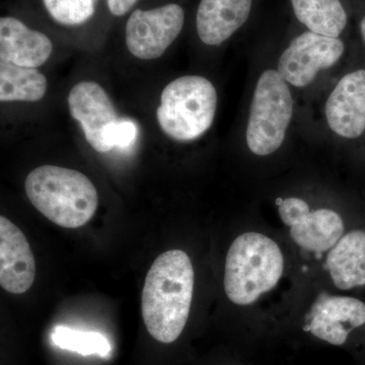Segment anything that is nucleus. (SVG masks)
Listing matches in <instances>:
<instances>
[{"instance_id":"a211bd4d","label":"nucleus","mask_w":365,"mask_h":365,"mask_svg":"<svg viewBox=\"0 0 365 365\" xmlns=\"http://www.w3.org/2000/svg\"><path fill=\"white\" fill-rule=\"evenodd\" d=\"M53 344L61 349L69 350L78 354L98 355L108 357L111 354L112 347L106 336L91 331H79L68 327L56 326L51 334Z\"/></svg>"},{"instance_id":"6e6552de","label":"nucleus","mask_w":365,"mask_h":365,"mask_svg":"<svg viewBox=\"0 0 365 365\" xmlns=\"http://www.w3.org/2000/svg\"><path fill=\"white\" fill-rule=\"evenodd\" d=\"M345 52L340 38L304 31L281 53L277 71L292 88H306L322 71L332 68Z\"/></svg>"},{"instance_id":"7ed1b4c3","label":"nucleus","mask_w":365,"mask_h":365,"mask_svg":"<svg viewBox=\"0 0 365 365\" xmlns=\"http://www.w3.org/2000/svg\"><path fill=\"white\" fill-rule=\"evenodd\" d=\"M25 188L35 208L61 227H83L97 211V189L78 170L42 165L29 174Z\"/></svg>"},{"instance_id":"aec40b11","label":"nucleus","mask_w":365,"mask_h":365,"mask_svg":"<svg viewBox=\"0 0 365 365\" xmlns=\"http://www.w3.org/2000/svg\"><path fill=\"white\" fill-rule=\"evenodd\" d=\"M138 128L135 122L128 119H119L110 127L106 134V143L109 151L114 148L127 150L135 143Z\"/></svg>"},{"instance_id":"423d86ee","label":"nucleus","mask_w":365,"mask_h":365,"mask_svg":"<svg viewBox=\"0 0 365 365\" xmlns=\"http://www.w3.org/2000/svg\"><path fill=\"white\" fill-rule=\"evenodd\" d=\"M184 7L168 2L150 9L135 7L125 25V42L134 57L157 59L167 51L185 25Z\"/></svg>"},{"instance_id":"f8f14e48","label":"nucleus","mask_w":365,"mask_h":365,"mask_svg":"<svg viewBox=\"0 0 365 365\" xmlns=\"http://www.w3.org/2000/svg\"><path fill=\"white\" fill-rule=\"evenodd\" d=\"M36 278V262L23 232L0 217V285L14 294H25Z\"/></svg>"},{"instance_id":"4be33fe9","label":"nucleus","mask_w":365,"mask_h":365,"mask_svg":"<svg viewBox=\"0 0 365 365\" xmlns=\"http://www.w3.org/2000/svg\"><path fill=\"white\" fill-rule=\"evenodd\" d=\"M360 32H361L362 38H364L365 43V16L362 19L361 21H360Z\"/></svg>"},{"instance_id":"9b49d317","label":"nucleus","mask_w":365,"mask_h":365,"mask_svg":"<svg viewBox=\"0 0 365 365\" xmlns=\"http://www.w3.org/2000/svg\"><path fill=\"white\" fill-rule=\"evenodd\" d=\"M329 128L346 139L359 138L365 131V71L345 74L331 91L325 105Z\"/></svg>"},{"instance_id":"f03ea898","label":"nucleus","mask_w":365,"mask_h":365,"mask_svg":"<svg viewBox=\"0 0 365 365\" xmlns=\"http://www.w3.org/2000/svg\"><path fill=\"white\" fill-rule=\"evenodd\" d=\"M285 257L277 242L258 232L235 237L225 259L223 287L227 299L252 307L275 290L285 273Z\"/></svg>"},{"instance_id":"f3484780","label":"nucleus","mask_w":365,"mask_h":365,"mask_svg":"<svg viewBox=\"0 0 365 365\" xmlns=\"http://www.w3.org/2000/svg\"><path fill=\"white\" fill-rule=\"evenodd\" d=\"M47 91V79L37 68L0 60V101L38 102Z\"/></svg>"},{"instance_id":"9d476101","label":"nucleus","mask_w":365,"mask_h":365,"mask_svg":"<svg viewBox=\"0 0 365 365\" xmlns=\"http://www.w3.org/2000/svg\"><path fill=\"white\" fill-rule=\"evenodd\" d=\"M68 108L91 148L98 153H109L106 134L119 118L104 88L93 81L78 83L69 93Z\"/></svg>"},{"instance_id":"dca6fc26","label":"nucleus","mask_w":365,"mask_h":365,"mask_svg":"<svg viewBox=\"0 0 365 365\" xmlns=\"http://www.w3.org/2000/svg\"><path fill=\"white\" fill-rule=\"evenodd\" d=\"M297 20L307 31L340 38L348 24V14L341 0H290Z\"/></svg>"},{"instance_id":"6ab92c4d","label":"nucleus","mask_w":365,"mask_h":365,"mask_svg":"<svg viewBox=\"0 0 365 365\" xmlns=\"http://www.w3.org/2000/svg\"><path fill=\"white\" fill-rule=\"evenodd\" d=\"M101 0H41L53 23L64 28H79L93 20Z\"/></svg>"},{"instance_id":"ddd939ff","label":"nucleus","mask_w":365,"mask_h":365,"mask_svg":"<svg viewBox=\"0 0 365 365\" xmlns=\"http://www.w3.org/2000/svg\"><path fill=\"white\" fill-rule=\"evenodd\" d=\"M53 51L52 41L44 33L13 16L0 19V60L16 66L37 68Z\"/></svg>"},{"instance_id":"39448f33","label":"nucleus","mask_w":365,"mask_h":365,"mask_svg":"<svg viewBox=\"0 0 365 365\" xmlns=\"http://www.w3.org/2000/svg\"><path fill=\"white\" fill-rule=\"evenodd\" d=\"M294 102L290 86L277 69L262 72L252 97L246 141L250 151L268 157L279 150L294 117Z\"/></svg>"},{"instance_id":"1a4fd4ad","label":"nucleus","mask_w":365,"mask_h":365,"mask_svg":"<svg viewBox=\"0 0 365 365\" xmlns=\"http://www.w3.org/2000/svg\"><path fill=\"white\" fill-rule=\"evenodd\" d=\"M365 325V304L347 295L322 294L307 314L304 330L317 340L343 346L356 329Z\"/></svg>"},{"instance_id":"4468645a","label":"nucleus","mask_w":365,"mask_h":365,"mask_svg":"<svg viewBox=\"0 0 365 365\" xmlns=\"http://www.w3.org/2000/svg\"><path fill=\"white\" fill-rule=\"evenodd\" d=\"M254 0H200L196 11V32L208 46H220L248 21Z\"/></svg>"},{"instance_id":"f257e3e1","label":"nucleus","mask_w":365,"mask_h":365,"mask_svg":"<svg viewBox=\"0 0 365 365\" xmlns=\"http://www.w3.org/2000/svg\"><path fill=\"white\" fill-rule=\"evenodd\" d=\"M191 259L182 250H170L155 259L144 281L141 312L148 333L170 344L181 336L193 299Z\"/></svg>"},{"instance_id":"0eeeda50","label":"nucleus","mask_w":365,"mask_h":365,"mask_svg":"<svg viewBox=\"0 0 365 365\" xmlns=\"http://www.w3.org/2000/svg\"><path fill=\"white\" fill-rule=\"evenodd\" d=\"M276 206L281 222L289 230L292 241L309 253H328L344 235L343 218L333 209L313 210L299 197L278 198Z\"/></svg>"},{"instance_id":"412c9836","label":"nucleus","mask_w":365,"mask_h":365,"mask_svg":"<svg viewBox=\"0 0 365 365\" xmlns=\"http://www.w3.org/2000/svg\"><path fill=\"white\" fill-rule=\"evenodd\" d=\"M139 0H106L108 11L116 18L127 16L135 9Z\"/></svg>"},{"instance_id":"20e7f679","label":"nucleus","mask_w":365,"mask_h":365,"mask_svg":"<svg viewBox=\"0 0 365 365\" xmlns=\"http://www.w3.org/2000/svg\"><path fill=\"white\" fill-rule=\"evenodd\" d=\"M217 109V93L209 79L185 76L163 88L158 108V124L174 140L188 143L210 129Z\"/></svg>"},{"instance_id":"2eb2a0df","label":"nucleus","mask_w":365,"mask_h":365,"mask_svg":"<svg viewBox=\"0 0 365 365\" xmlns=\"http://www.w3.org/2000/svg\"><path fill=\"white\" fill-rule=\"evenodd\" d=\"M326 268L336 288L351 290L365 285V232L350 230L327 253Z\"/></svg>"}]
</instances>
